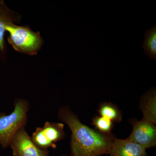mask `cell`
<instances>
[{
  "label": "cell",
  "mask_w": 156,
  "mask_h": 156,
  "mask_svg": "<svg viewBox=\"0 0 156 156\" xmlns=\"http://www.w3.org/2000/svg\"><path fill=\"white\" fill-rule=\"evenodd\" d=\"M93 122L95 127L103 133L109 132L112 126L111 120L102 116L96 117L93 120Z\"/></svg>",
  "instance_id": "obj_12"
},
{
  "label": "cell",
  "mask_w": 156,
  "mask_h": 156,
  "mask_svg": "<svg viewBox=\"0 0 156 156\" xmlns=\"http://www.w3.org/2000/svg\"><path fill=\"white\" fill-rule=\"evenodd\" d=\"M61 156H68L66 155H62Z\"/></svg>",
  "instance_id": "obj_13"
},
{
  "label": "cell",
  "mask_w": 156,
  "mask_h": 156,
  "mask_svg": "<svg viewBox=\"0 0 156 156\" xmlns=\"http://www.w3.org/2000/svg\"><path fill=\"white\" fill-rule=\"evenodd\" d=\"M9 32L8 42L19 53L34 55L38 52L43 45L40 33L35 32L27 26H19L9 23L5 27Z\"/></svg>",
  "instance_id": "obj_3"
},
{
  "label": "cell",
  "mask_w": 156,
  "mask_h": 156,
  "mask_svg": "<svg viewBox=\"0 0 156 156\" xmlns=\"http://www.w3.org/2000/svg\"><path fill=\"white\" fill-rule=\"evenodd\" d=\"M99 112L101 116L112 121L119 120L121 117L119 110L111 103L103 104L99 108Z\"/></svg>",
  "instance_id": "obj_11"
},
{
  "label": "cell",
  "mask_w": 156,
  "mask_h": 156,
  "mask_svg": "<svg viewBox=\"0 0 156 156\" xmlns=\"http://www.w3.org/2000/svg\"><path fill=\"white\" fill-rule=\"evenodd\" d=\"M141 109L142 120L155 125L156 123V93L155 88L148 91L142 97Z\"/></svg>",
  "instance_id": "obj_8"
},
{
  "label": "cell",
  "mask_w": 156,
  "mask_h": 156,
  "mask_svg": "<svg viewBox=\"0 0 156 156\" xmlns=\"http://www.w3.org/2000/svg\"><path fill=\"white\" fill-rule=\"evenodd\" d=\"M146 149L129 138H113L109 154L112 156H147Z\"/></svg>",
  "instance_id": "obj_7"
},
{
  "label": "cell",
  "mask_w": 156,
  "mask_h": 156,
  "mask_svg": "<svg viewBox=\"0 0 156 156\" xmlns=\"http://www.w3.org/2000/svg\"><path fill=\"white\" fill-rule=\"evenodd\" d=\"M64 128L62 123L47 122L43 127L36 128L31 138L41 149L47 150L50 147L55 148L56 143L65 137Z\"/></svg>",
  "instance_id": "obj_4"
},
{
  "label": "cell",
  "mask_w": 156,
  "mask_h": 156,
  "mask_svg": "<svg viewBox=\"0 0 156 156\" xmlns=\"http://www.w3.org/2000/svg\"><path fill=\"white\" fill-rule=\"evenodd\" d=\"M143 48L147 56L151 59H156V27L154 26L151 28L146 31L143 41Z\"/></svg>",
  "instance_id": "obj_10"
},
{
  "label": "cell",
  "mask_w": 156,
  "mask_h": 156,
  "mask_svg": "<svg viewBox=\"0 0 156 156\" xmlns=\"http://www.w3.org/2000/svg\"><path fill=\"white\" fill-rule=\"evenodd\" d=\"M132 141L146 149L156 144V128L154 124L141 120L133 125V130L128 137Z\"/></svg>",
  "instance_id": "obj_6"
},
{
  "label": "cell",
  "mask_w": 156,
  "mask_h": 156,
  "mask_svg": "<svg viewBox=\"0 0 156 156\" xmlns=\"http://www.w3.org/2000/svg\"><path fill=\"white\" fill-rule=\"evenodd\" d=\"M58 118L68 126L71 132V156H99L109 154L113 138L83 124L69 107L62 106Z\"/></svg>",
  "instance_id": "obj_1"
},
{
  "label": "cell",
  "mask_w": 156,
  "mask_h": 156,
  "mask_svg": "<svg viewBox=\"0 0 156 156\" xmlns=\"http://www.w3.org/2000/svg\"><path fill=\"white\" fill-rule=\"evenodd\" d=\"M110 156H111V155H110Z\"/></svg>",
  "instance_id": "obj_14"
},
{
  "label": "cell",
  "mask_w": 156,
  "mask_h": 156,
  "mask_svg": "<svg viewBox=\"0 0 156 156\" xmlns=\"http://www.w3.org/2000/svg\"><path fill=\"white\" fill-rule=\"evenodd\" d=\"M12 12L4 2H0V50L2 51H4L5 48V27L9 23L14 22L17 20L14 12Z\"/></svg>",
  "instance_id": "obj_9"
},
{
  "label": "cell",
  "mask_w": 156,
  "mask_h": 156,
  "mask_svg": "<svg viewBox=\"0 0 156 156\" xmlns=\"http://www.w3.org/2000/svg\"><path fill=\"white\" fill-rule=\"evenodd\" d=\"M14 106V110L10 114L0 112V145L3 148L9 147L14 135L27 123L30 107L28 101L16 98Z\"/></svg>",
  "instance_id": "obj_2"
},
{
  "label": "cell",
  "mask_w": 156,
  "mask_h": 156,
  "mask_svg": "<svg viewBox=\"0 0 156 156\" xmlns=\"http://www.w3.org/2000/svg\"><path fill=\"white\" fill-rule=\"evenodd\" d=\"M9 147L14 156H50L48 150L41 149L34 143L25 127L17 131L11 140Z\"/></svg>",
  "instance_id": "obj_5"
}]
</instances>
